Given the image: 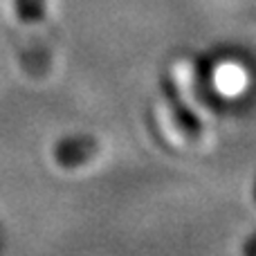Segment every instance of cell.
<instances>
[{
    "label": "cell",
    "instance_id": "obj_1",
    "mask_svg": "<svg viewBox=\"0 0 256 256\" xmlns=\"http://www.w3.org/2000/svg\"><path fill=\"white\" fill-rule=\"evenodd\" d=\"M16 14L25 25L43 27L48 22V12H45V0H12Z\"/></svg>",
    "mask_w": 256,
    "mask_h": 256
},
{
    "label": "cell",
    "instance_id": "obj_2",
    "mask_svg": "<svg viewBox=\"0 0 256 256\" xmlns=\"http://www.w3.org/2000/svg\"><path fill=\"white\" fill-rule=\"evenodd\" d=\"M243 256H256V234L248 240V243H245V248H243Z\"/></svg>",
    "mask_w": 256,
    "mask_h": 256
}]
</instances>
